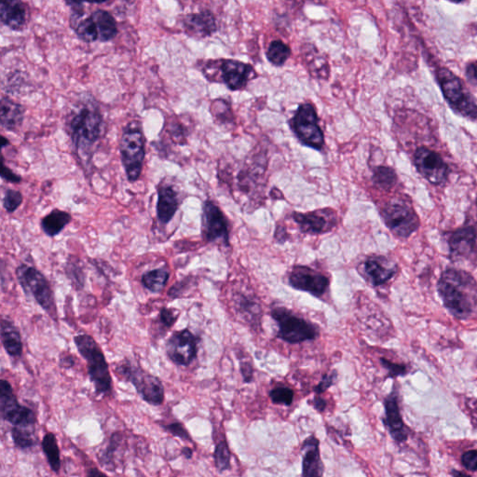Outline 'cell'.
<instances>
[{
    "mask_svg": "<svg viewBox=\"0 0 477 477\" xmlns=\"http://www.w3.org/2000/svg\"><path fill=\"white\" fill-rule=\"evenodd\" d=\"M437 292L448 314L458 320L477 315V281L466 270L448 267L437 281Z\"/></svg>",
    "mask_w": 477,
    "mask_h": 477,
    "instance_id": "cell-1",
    "label": "cell"
},
{
    "mask_svg": "<svg viewBox=\"0 0 477 477\" xmlns=\"http://www.w3.org/2000/svg\"><path fill=\"white\" fill-rule=\"evenodd\" d=\"M104 127V118L97 105L86 102L73 112L67 121V132L71 138L75 156L83 163L92 161L93 152Z\"/></svg>",
    "mask_w": 477,
    "mask_h": 477,
    "instance_id": "cell-2",
    "label": "cell"
},
{
    "mask_svg": "<svg viewBox=\"0 0 477 477\" xmlns=\"http://www.w3.org/2000/svg\"><path fill=\"white\" fill-rule=\"evenodd\" d=\"M74 343L87 363L89 377L97 396L109 395L113 390V380L105 354L95 338L88 334L75 336Z\"/></svg>",
    "mask_w": 477,
    "mask_h": 477,
    "instance_id": "cell-3",
    "label": "cell"
},
{
    "mask_svg": "<svg viewBox=\"0 0 477 477\" xmlns=\"http://www.w3.org/2000/svg\"><path fill=\"white\" fill-rule=\"evenodd\" d=\"M119 380L131 383L138 395L146 403L151 406L163 405L165 399V390L161 380L138 366L129 359L119 362L114 369Z\"/></svg>",
    "mask_w": 477,
    "mask_h": 477,
    "instance_id": "cell-4",
    "label": "cell"
},
{
    "mask_svg": "<svg viewBox=\"0 0 477 477\" xmlns=\"http://www.w3.org/2000/svg\"><path fill=\"white\" fill-rule=\"evenodd\" d=\"M119 153L128 180L137 181L142 174L146 156V138L139 121H132L124 128L119 141Z\"/></svg>",
    "mask_w": 477,
    "mask_h": 477,
    "instance_id": "cell-5",
    "label": "cell"
},
{
    "mask_svg": "<svg viewBox=\"0 0 477 477\" xmlns=\"http://www.w3.org/2000/svg\"><path fill=\"white\" fill-rule=\"evenodd\" d=\"M202 72L208 80L224 83L231 91L244 90L257 75L251 65L231 59L211 60Z\"/></svg>",
    "mask_w": 477,
    "mask_h": 477,
    "instance_id": "cell-6",
    "label": "cell"
},
{
    "mask_svg": "<svg viewBox=\"0 0 477 477\" xmlns=\"http://www.w3.org/2000/svg\"><path fill=\"white\" fill-rule=\"evenodd\" d=\"M380 215L386 226L400 239H408L421 226V220L410 200L403 197L393 198L386 203Z\"/></svg>",
    "mask_w": 477,
    "mask_h": 477,
    "instance_id": "cell-7",
    "label": "cell"
},
{
    "mask_svg": "<svg viewBox=\"0 0 477 477\" xmlns=\"http://www.w3.org/2000/svg\"><path fill=\"white\" fill-rule=\"evenodd\" d=\"M437 78L443 95L456 114L469 119H477V104L464 87L463 80L445 67H440Z\"/></svg>",
    "mask_w": 477,
    "mask_h": 477,
    "instance_id": "cell-8",
    "label": "cell"
},
{
    "mask_svg": "<svg viewBox=\"0 0 477 477\" xmlns=\"http://www.w3.org/2000/svg\"><path fill=\"white\" fill-rule=\"evenodd\" d=\"M16 276L25 294H30L38 306L51 319L56 321L57 307L54 291L43 273L32 266L21 264L16 268Z\"/></svg>",
    "mask_w": 477,
    "mask_h": 477,
    "instance_id": "cell-9",
    "label": "cell"
},
{
    "mask_svg": "<svg viewBox=\"0 0 477 477\" xmlns=\"http://www.w3.org/2000/svg\"><path fill=\"white\" fill-rule=\"evenodd\" d=\"M289 126L304 146L322 150L325 146L324 132L321 129L316 110L312 104H302L289 121Z\"/></svg>",
    "mask_w": 477,
    "mask_h": 477,
    "instance_id": "cell-10",
    "label": "cell"
},
{
    "mask_svg": "<svg viewBox=\"0 0 477 477\" xmlns=\"http://www.w3.org/2000/svg\"><path fill=\"white\" fill-rule=\"evenodd\" d=\"M272 317L278 324L277 337L286 342L298 344L318 337V330L314 325L296 316L286 307H275L272 310Z\"/></svg>",
    "mask_w": 477,
    "mask_h": 477,
    "instance_id": "cell-11",
    "label": "cell"
},
{
    "mask_svg": "<svg viewBox=\"0 0 477 477\" xmlns=\"http://www.w3.org/2000/svg\"><path fill=\"white\" fill-rule=\"evenodd\" d=\"M448 259L453 263L476 266L477 263V226L465 224L445 234Z\"/></svg>",
    "mask_w": 477,
    "mask_h": 477,
    "instance_id": "cell-12",
    "label": "cell"
},
{
    "mask_svg": "<svg viewBox=\"0 0 477 477\" xmlns=\"http://www.w3.org/2000/svg\"><path fill=\"white\" fill-rule=\"evenodd\" d=\"M0 414L2 419L12 427L30 429L38 422L36 412L27 406L21 405L12 384L4 379L0 380Z\"/></svg>",
    "mask_w": 477,
    "mask_h": 477,
    "instance_id": "cell-13",
    "label": "cell"
},
{
    "mask_svg": "<svg viewBox=\"0 0 477 477\" xmlns=\"http://www.w3.org/2000/svg\"><path fill=\"white\" fill-rule=\"evenodd\" d=\"M413 163L418 173L432 185L442 186L447 183L450 166L437 151L419 147L414 152Z\"/></svg>",
    "mask_w": 477,
    "mask_h": 477,
    "instance_id": "cell-14",
    "label": "cell"
},
{
    "mask_svg": "<svg viewBox=\"0 0 477 477\" xmlns=\"http://www.w3.org/2000/svg\"><path fill=\"white\" fill-rule=\"evenodd\" d=\"M167 356L178 367H189L196 359L198 338L189 329L174 331L166 341Z\"/></svg>",
    "mask_w": 477,
    "mask_h": 477,
    "instance_id": "cell-15",
    "label": "cell"
},
{
    "mask_svg": "<svg viewBox=\"0 0 477 477\" xmlns=\"http://www.w3.org/2000/svg\"><path fill=\"white\" fill-rule=\"evenodd\" d=\"M202 234L205 242L221 240L226 246L229 244L228 219L213 200H207L203 202Z\"/></svg>",
    "mask_w": 477,
    "mask_h": 477,
    "instance_id": "cell-16",
    "label": "cell"
},
{
    "mask_svg": "<svg viewBox=\"0 0 477 477\" xmlns=\"http://www.w3.org/2000/svg\"><path fill=\"white\" fill-rule=\"evenodd\" d=\"M289 285L296 290L307 292L320 298L330 285L329 279L307 266H294L289 275Z\"/></svg>",
    "mask_w": 477,
    "mask_h": 477,
    "instance_id": "cell-17",
    "label": "cell"
},
{
    "mask_svg": "<svg viewBox=\"0 0 477 477\" xmlns=\"http://www.w3.org/2000/svg\"><path fill=\"white\" fill-rule=\"evenodd\" d=\"M385 416L383 419L386 429L388 430L393 441L398 445L404 444L408 440L409 428L404 421L399 406V392L396 385H393L392 392L384 399Z\"/></svg>",
    "mask_w": 477,
    "mask_h": 477,
    "instance_id": "cell-18",
    "label": "cell"
},
{
    "mask_svg": "<svg viewBox=\"0 0 477 477\" xmlns=\"http://www.w3.org/2000/svg\"><path fill=\"white\" fill-rule=\"evenodd\" d=\"M294 222L298 224L303 233L318 235L332 231L337 225V216L335 211L322 209L310 213H293Z\"/></svg>",
    "mask_w": 477,
    "mask_h": 477,
    "instance_id": "cell-19",
    "label": "cell"
},
{
    "mask_svg": "<svg viewBox=\"0 0 477 477\" xmlns=\"http://www.w3.org/2000/svg\"><path fill=\"white\" fill-rule=\"evenodd\" d=\"M361 275L369 281L374 288L384 286L392 280L398 272V267L393 260L383 255L370 257L361 264Z\"/></svg>",
    "mask_w": 477,
    "mask_h": 477,
    "instance_id": "cell-20",
    "label": "cell"
},
{
    "mask_svg": "<svg viewBox=\"0 0 477 477\" xmlns=\"http://www.w3.org/2000/svg\"><path fill=\"white\" fill-rule=\"evenodd\" d=\"M179 192L174 185L164 182L158 187V200L156 206L157 218L161 225L171 222L179 209Z\"/></svg>",
    "mask_w": 477,
    "mask_h": 477,
    "instance_id": "cell-21",
    "label": "cell"
},
{
    "mask_svg": "<svg viewBox=\"0 0 477 477\" xmlns=\"http://www.w3.org/2000/svg\"><path fill=\"white\" fill-rule=\"evenodd\" d=\"M182 25L185 32L193 38H209L218 31L215 15L209 10L187 14L182 21Z\"/></svg>",
    "mask_w": 477,
    "mask_h": 477,
    "instance_id": "cell-22",
    "label": "cell"
},
{
    "mask_svg": "<svg viewBox=\"0 0 477 477\" xmlns=\"http://www.w3.org/2000/svg\"><path fill=\"white\" fill-rule=\"evenodd\" d=\"M302 477L324 476V464L320 452V441L314 435L307 437L301 447Z\"/></svg>",
    "mask_w": 477,
    "mask_h": 477,
    "instance_id": "cell-23",
    "label": "cell"
},
{
    "mask_svg": "<svg viewBox=\"0 0 477 477\" xmlns=\"http://www.w3.org/2000/svg\"><path fill=\"white\" fill-rule=\"evenodd\" d=\"M28 7L18 0L2 1L0 5V20L2 25L12 31H23L27 25Z\"/></svg>",
    "mask_w": 477,
    "mask_h": 477,
    "instance_id": "cell-24",
    "label": "cell"
},
{
    "mask_svg": "<svg viewBox=\"0 0 477 477\" xmlns=\"http://www.w3.org/2000/svg\"><path fill=\"white\" fill-rule=\"evenodd\" d=\"M0 337L2 345L8 356L12 358H19L22 356L23 345L20 330L8 318H2L0 325Z\"/></svg>",
    "mask_w": 477,
    "mask_h": 477,
    "instance_id": "cell-25",
    "label": "cell"
},
{
    "mask_svg": "<svg viewBox=\"0 0 477 477\" xmlns=\"http://www.w3.org/2000/svg\"><path fill=\"white\" fill-rule=\"evenodd\" d=\"M25 118V108L20 104L6 96L1 98L0 103V124L9 132L19 129Z\"/></svg>",
    "mask_w": 477,
    "mask_h": 477,
    "instance_id": "cell-26",
    "label": "cell"
},
{
    "mask_svg": "<svg viewBox=\"0 0 477 477\" xmlns=\"http://www.w3.org/2000/svg\"><path fill=\"white\" fill-rule=\"evenodd\" d=\"M124 435L121 432H115L109 438L106 447L102 450L97 456L102 467L109 472H115L119 467V454L124 447Z\"/></svg>",
    "mask_w": 477,
    "mask_h": 477,
    "instance_id": "cell-27",
    "label": "cell"
},
{
    "mask_svg": "<svg viewBox=\"0 0 477 477\" xmlns=\"http://www.w3.org/2000/svg\"><path fill=\"white\" fill-rule=\"evenodd\" d=\"M91 17L95 21L96 27H97L99 40L102 43H108V41L114 40L118 35L119 30L117 21L108 10H95L91 14Z\"/></svg>",
    "mask_w": 477,
    "mask_h": 477,
    "instance_id": "cell-28",
    "label": "cell"
},
{
    "mask_svg": "<svg viewBox=\"0 0 477 477\" xmlns=\"http://www.w3.org/2000/svg\"><path fill=\"white\" fill-rule=\"evenodd\" d=\"M72 220V216L67 211L54 209L41 219V229L47 236L56 237Z\"/></svg>",
    "mask_w": 477,
    "mask_h": 477,
    "instance_id": "cell-29",
    "label": "cell"
},
{
    "mask_svg": "<svg viewBox=\"0 0 477 477\" xmlns=\"http://www.w3.org/2000/svg\"><path fill=\"white\" fill-rule=\"evenodd\" d=\"M41 448L48 461L49 468L54 473L59 474L61 470V453L56 435L54 432H47L41 441Z\"/></svg>",
    "mask_w": 477,
    "mask_h": 477,
    "instance_id": "cell-30",
    "label": "cell"
},
{
    "mask_svg": "<svg viewBox=\"0 0 477 477\" xmlns=\"http://www.w3.org/2000/svg\"><path fill=\"white\" fill-rule=\"evenodd\" d=\"M170 279V272L165 268L148 270L141 277L143 286L153 294L161 293L166 288Z\"/></svg>",
    "mask_w": 477,
    "mask_h": 477,
    "instance_id": "cell-31",
    "label": "cell"
},
{
    "mask_svg": "<svg viewBox=\"0 0 477 477\" xmlns=\"http://www.w3.org/2000/svg\"><path fill=\"white\" fill-rule=\"evenodd\" d=\"M373 183L379 189L389 191L397 183V174L391 167L377 166L373 172Z\"/></svg>",
    "mask_w": 477,
    "mask_h": 477,
    "instance_id": "cell-32",
    "label": "cell"
},
{
    "mask_svg": "<svg viewBox=\"0 0 477 477\" xmlns=\"http://www.w3.org/2000/svg\"><path fill=\"white\" fill-rule=\"evenodd\" d=\"M72 30L75 31L78 38L86 43H93L99 40L97 27L91 15L80 20Z\"/></svg>",
    "mask_w": 477,
    "mask_h": 477,
    "instance_id": "cell-33",
    "label": "cell"
},
{
    "mask_svg": "<svg viewBox=\"0 0 477 477\" xmlns=\"http://www.w3.org/2000/svg\"><path fill=\"white\" fill-rule=\"evenodd\" d=\"M290 56V48L281 40L272 41L270 47H268L267 58L268 61L276 67L283 66Z\"/></svg>",
    "mask_w": 477,
    "mask_h": 477,
    "instance_id": "cell-34",
    "label": "cell"
},
{
    "mask_svg": "<svg viewBox=\"0 0 477 477\" xmlns=\"http://www.w3.org/2000/svg\"><path fill=\"white\" fill-rule=\"evenodd\" d=\"M10 434H12V441H14L15 447L21 450H28L36 447V439L33 430L12 427L10 430Z\"/></svg>",
    "mask_w": 477,
    "mask_h": 477,
    "instance_id": "cell-35",
    "label": "cell"
},
{
    "mask_svg": "<svg viewBox=\"0 0 477 477\" xmlns=\"http://www.w3.org/2000/svg\"><path fill=\"white\" fill-rule=\"evenodd\" d=\"M231 453L229 450L228 443L225 439L219 440L216 445L215 452H213V460H215L216 467L218 472L223 473L231 469Z\"/></svg>",
    "mask_w": 477,
    "mask_h": 477,
    "instance_id": "cell-36",
    "label": "cell"
},
{
    "mask_svg": "<svg viewBox=\"0 0 477 477\" xmlns=\"http://www.w3.org/2000/svg\"><path fill=\"white\" fill-rule=\"evenodd\" d=\"M239 309L241 310L242 315L248 319L249 322L257 324V319H260V306L257 302L252 301L251 299L246 298L244 294L240 296Z\"/></svg>",
    "mask_w": 477,
    "mask_h": 477,
    "instance_id": "cell-37",
    "label": "cell"
},
{
    "mask_svg": "<svg viewBox=\"0 0 477 477\" xmlns=\"http://www.w3.org/2000/svg\"><path fill=\"white\" fill-rule=\"evenodd\" d=\"M67 276L71 281L73 286L77 290L84 288L85 275L82 268L75 262H69L66 266Z\"/></svg>",
    "mask_w": 477,
    "mask_h": 477,
    "instance_id": "cell-38",
    "label": "cell"
},
{
    "mask_svg": "<svg viewBox=\"0 0 477 477\" xmlns=\"http://www.w3.org/2000/svg\"><path fill=\"white\" fill-rule=\"evenodd\" d=\"M270 398L275 405L290 406L294 401V391L288 387H277L270 391Z\"/></svg>",
    "mask_w": 477,
    "mask_h": 477,
    "instance_id": "cell-39",
    "label": "cell"
},
{
    "mask_svg": "<svg viewBox=\"0 0 477 477\" xmlns=\"http://www.w3.org/2000/svg\"><path fill=\"white\" fill-rule=\"evenodd\" d=\"M380 364H382L383 369L387 370V377H390V379L405 377L409 373V367L406 364L395 363V362L391 361L384 357L380 358Z\"/></svg>",
    "mask_w": 477,
    "mask_h": 477,
    "instance_id": "cell-40",
    "label": "cell"
},
{
    "mask_svg": "<svg viewBox=\"0 0 477 477\" xmlns=\"http://www.w3.org/2000/svg\"><path fill=\"white\" fill-rule=\"evenodd\" d=\"M23 194L18 190L7 189L3 197V208L7 213H12L23 203Z\"/></svg>",
    "mask_w": 477,
    "mask_h": 477,
    "instance_id": "cell-41",
    "label": "cell"
},
{
    "mask_svg": "<svg viewBox=\"0 0 477 477\" xmlns=\"http://www.w3.org/2000/svg\"><path fill=\"white\" fill-rule=\"evenodd\" d=\"M161 426L173 437L180 438L182 441L192 443V438L182 422L173 421L170 423L161 424Z\"/></svg>",
    "mask_w": 477,
    "mask_h": 477,
    "instance_id": "cell-42",
    "label": "cell"
},
{
    "mask_svg": "<svg viewBox=\"0 0 477 477\" xmlns=\"http://www.w3.org/2000/svg\"><path fill=\"white\" fill-rule=\"evenodd\" d=\"M212 110L221 111V113H212L215 119H218L221 124H225V122L232 121L231 106H229V104H226V101L222 100V99H219V100L213 102L212 104Z\"/></svg>",
    "mask_w": 477,
    "mask_h": 477,
    "instance_id": "cell-43",
    "label": "cell"
},
{
    "mask_svg": "<svg viewBox=\"0 0 477 477\" xmlns=\"http://www.w3.org/2000/svg\"><path fill=\"white\" fill-rule=\"evenodd\" d=\"M169 134L176 141L177 144L184 145L187 141V132L182 122L173 119L169 125Z\"/></svg>",
    "mask_w": 477,
    "mask_h": 477,
    "instance_id": "cell-44",
    "label": "cell"
},
{
    "mask_svg": "<svg viewBox=\"0 0 477 477\" xmlns=\"http://www.w3.org/2000/svg\"><path fill=\"white\" fill-rule=\"evenodd\" d=\"M160 322L164 327L171 328L176 324L179 317V312L172 307H163L160 312Z\"/></svg>",
    "mask_w": 477,
    "mask_h": 477,
    "instance_id": "cell-45",
    "label": "cell"
},
{
    "mask_svg": "<svg viewBox=\"0 0 477 477\" xmlns=\"http://www.w3.org/2000/svg\"><path fill=\"white\" fill-rule=\"evenodd\" d=\"M461 464L466 470L471 472L477 471V450L465 451L461 455Z\"/></svg>",
    "mask_w": 477,
    "mask_h": 477,
    "instance_id": "cell-46",
    "label": "cell"
},
{
    "mask_svg": "<svg viewBox=\"0 0 477 477\" xmlns=\"http://www.w3.org/2000/svg\"><path fill=\"white\" fill-rule=\"evenodd\" d=\"M337 371H333L332 373H330V374L324 375L322 380H321L319 382V384L314 388V392L317 393V395H322V393L327 392L331 386L334 384L335 380H337Z\"/></svg>",
    "mask_w": 477,
    "mask_h": 477,
    "instance_id": "cell-47",
    "label": "cell"
},
{
    "mask_svg": "<svg viewBox=\"0 0 477 477\" xmlns=\"http://www.w3.org/2000/svg\"><path fill=\"white\" fill-rule=\"evenodd\" d=\"M464 405H465L468 416L470 417L472 425L474 428L477 429V398H466Z\"/></svg>",
    "mask_w": 477,
    "mask_h": 477,
    "instance_id": "cell-48",
    "label": "cell"
},
{
    "mask_svg": "<svg viewBox=\"0 0 477 477\" xmlns=\"http://www.w3.org/2000/svg\"><path fill=\"white\" fill-rule=\"evenodd\" d=\"M1 178L12 184H19L22 181V177L19 174L14 173L9 167L6 166V164L4 163L3 156H2L1 161Z\"/></svg>",
    "mask_w": 477,
    "mask_h": 477,
    "instance_id": "cell-49",
    "label": "cell"
},
{
    "mask_svg": "<svg viewBox=\"0 0 477 477\" xmlns=\"http://www.w3.org/2000/svg\"><path fill=\"white\" fill-rule=\"evenodd\" d=\"M466 79L472 84L477 86V62H470L465 69Z\"/></svg>",
    "mask_w": 477,
    "mask_h": 477,
    "instance_id": "cell-50",
    "label": "cell"
},
{
    "mask_svg": "<svg viewBox=\"0 0 477 477\" xmlns=\"http://www.w3.org/2000/svg\"><path fill=\"white\" fill-rule=\"evenodd\" d=\"M241 372L244 377V382H251L253 380V367L249 362H244L241 363Z\"/></svg>",
    "mask_w": 477,
    "mask_h": 477,
    "instance_id": "cell-51",
    "label": "cell"
},
{
    "mask_svg": "<svg viewBox=\"0 0 477 477\" xmlns=\"http://www.w3.org/2000/svg\"><path fill=\"white\" fill-rule=\"evenodd\" d=\"M75 359L71 356V353H62L60 356V366L64 369H71L74 367Z\"/></svg>",
    "mask_w": 477,
    "mask_h": 477,
    "instance_id": "cell-52",
    "label": "cell"
},
{
    "mask_svg": "<svg viewBox=\"0 0 477 477\" xmlns=\"http://www.w3.org/2000/svg\"><path fill=\"white\" fill-rule=\"evenodd\" d=\"M327 401L324 398L321 397L320 395L315 396L314 399V406L317 411L324 412L325 408H327Z\"/></svg>",
    "mask_w": 477,
    "mask_h": 477,
    "instance_id": "cell-53",
    "label": "cell"
},
{
    "mask_svg": "<svg viewBox=\"0 0 477 477\" xmlns=\"http://www.w3.org/2000/svg\"><path fill=\"white\" fill-rule=\"evenodd\" d=\"M288 232H286L283 226H278L277 229H276L275 239L277 240L278 242H281V244L288 240Z\"/></svg>",
    "mask_w": 477,
    "mask_h": 477,
    "instance_id": "cell-54",
    "label": "cell"
},
{
    "mask_svg": "<svg viewBox=\"0 0 477 477\" xmlns=\"http://www.w3.org/2000/svg\"><path fill=\"white\" fill-rule=\"evenodd\" d=\"M86 477H108V476L99 470L97 467H91L88 469Z\"/></svg>",
    "mask_w": 477,
    "mask_h": 477,
    "instance_id": "cell-55",
    "label": "cell"
},
{
    "mask_svg": "<svg viewBox=\"0 0 477 477\" xmlns=\"http://www.w3.org/2000/svg\"><path fill=\"white\" fill-rule=\"evenodd\" d=\"M181 453L187 460H190V458H192L193 450L189 447H184L182 448Z\"/></svg>",
    "mask_w": 477,
    "mask_h": 477,
    "instance_id": "cell-56",
    "label": "cell"
},
{
    "mask_svg": "<svg viewBox=\"0 0 477 477\" xmlns=\"http://www.w3.org/2000/svg\"><path fill=\"white\" fill-rule=\"evenodd\" d=\"M450 474L452 477H472L469 474L464 473V472L458 471L456 469H453Z\"/></svg>",
    "mask_w": 477,
    "mask_h": 477,
    "instance_id": "cell-57",
    "label": "cell"
},
{
    "mask_svg": "<svg viewBox=\"0 0 477 477\" xmlns=\"http://www.w3.org/2000/svg\"><path fill=\"white\" fill-rule=\"evenodd\" d=\"M1 140H2L1 148H2V150H3V148H5V147H6V146L10 145V141L8 140L6 137H3V135H2V137H1Z\"/></svg>",
    "mask_w": 477,
    "mask_h": 477,
    "instance_id": "cell-58",
    "label": "cell"
}]
</instances>
